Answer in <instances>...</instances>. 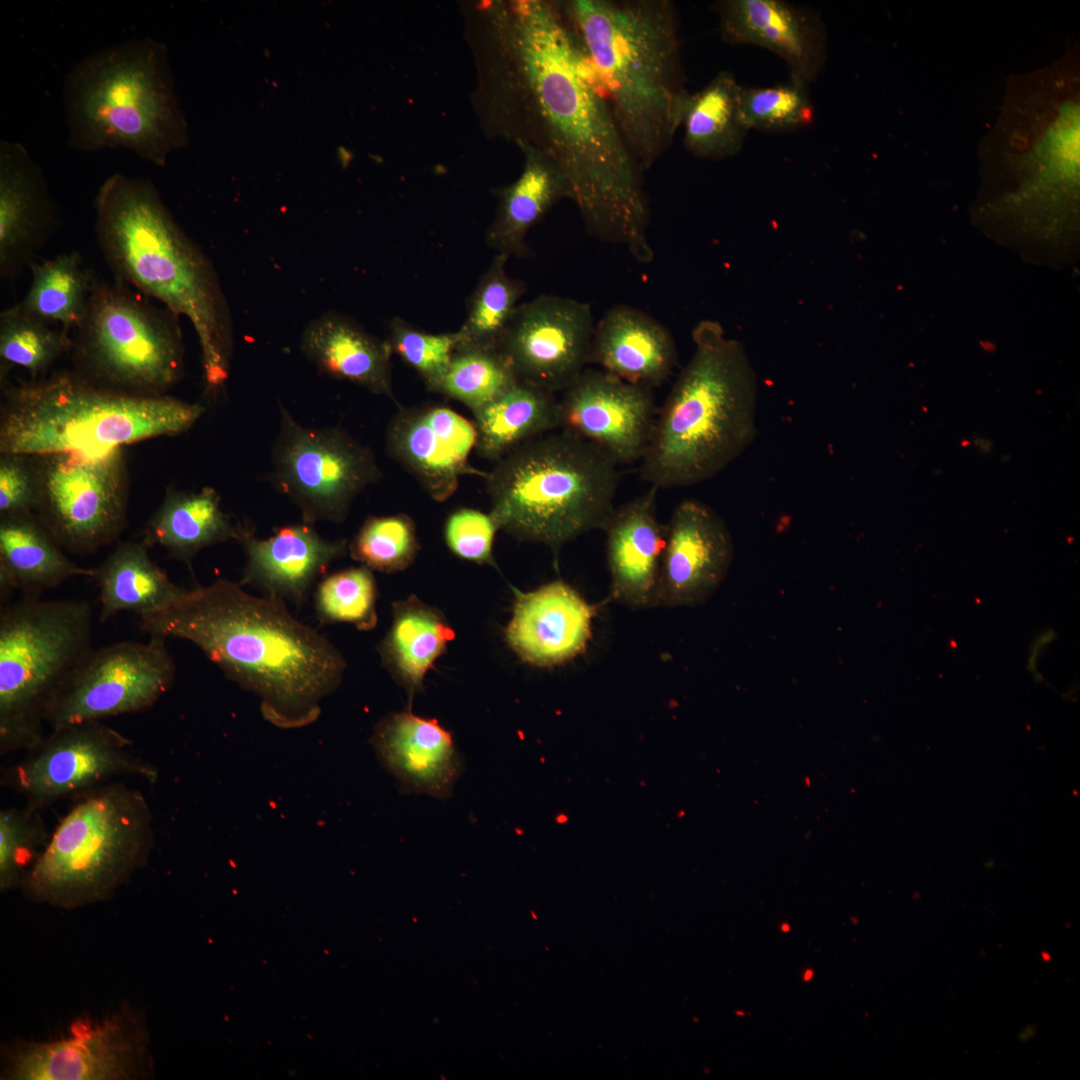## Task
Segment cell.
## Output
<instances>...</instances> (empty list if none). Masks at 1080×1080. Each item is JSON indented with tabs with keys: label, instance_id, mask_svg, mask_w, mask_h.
Instances as JSON below:
<instances>
[{
	"label": "cell",
	"instance_id": "cell-1",
	"mask_svg": "<svg viewBox=\"0 0 1080 1080\" xmlns=\"http://www.w3.org/2000/svg\"><path fill=\"white\" fill-rule=\"evenodd\" d=\"M465 19L484 131L545 152L564 172L586 231L650 262L645 171L560 1H479Z\"/></svg>",
	"mask_w": 1080,
	"mask_h": 1080
},
{
	"label": "cell",
	"instance_id": "cell-2",
	"mask_svg": "<svg viewBox=\"0 0 1080 1080\" xmlns=\"http://www.w3.org/2000/svg\"><path fill=\"white\" fill-rule=\"evenodd\" d=\"M140 628L193 643L229 679L258 695L263 716L283 728L315 721L346 667L338 649L295 619L283 600L251 595L223 578L140 616Z\"/></svg>",
	"mask_w": 1080,
	"mask_h": 1080
},
{
	"label": "cell",
	"instance_id": "cell-3",
	"mask_svg": "<svg viewBox=\"0 0 1080 1080\" xmlns=\"http://www.w3.org/2000/svg\"><path fill=\"white\" fill-rule=\"evenodd\" d=\"M94 208L97 241L115 280L190 321L206 390L220 391L229 378L234 331L211 260L177 224L150 180L114 173L99 187Z\"/></svg>",
	"mask_w": 1080,
	"mask_h": 1080
},
{
	"label": "cell",
	"instance_id": "cell-4",
	"mask_svg": "<svg viewBox=\"0 0 1080 1080\" xmlns=\"http://www.w3.org/2000/svg\"><path fill=\"white\" fill-rule=\"evenodd\" d=\"M632 153L647 172L671 147L689 94L669 0L560 1Z\"/></svg>",
	"mask_w": 1080,
	"mask_h": 1080
},
{
	"label": "cell",
	"instance_id": "cell-5",
	"mask_svg": "<svg viewBox=\"0 0 1080 1080\" xmlns=\"http://www.w3.org/2000/svg\"><path fill=\"white\" fill-rule=\"evenodd\" d=\"M694 352L657 411L640 474L668 489L708 480L757 433V376L744 346L712 320L692 331Z\"/></svg>",
	"mask_w": 1080,
	"mask_h": 1080
},
{
	"label": "cell",
	"instance_id": "cell-6",
	"mask_svg": "<svg viewBox=\"0 0 1080 1080\" xmlns=\"http://www.w3.org/2000/svg\"><path fill=\"white\" fill-rule=\"evenodd\" d=\"M64 108L68 146L76 151L124 148L163 167L187 140L167 49L152 38L114 44L78 62L65 80Z\"/></svg>",
	"mask_w": 1080,
	"mask_h": 1080
},
{
	"label": "cell",
	"instance_id": "cell-7",
	"mask_svg": "<svg viewBox=\"0 0 1080 1080\" xmlns=\"http://www.w3.org/2000/svg\"><path fill=\"white\" fill-rule=\"evenodd\" d=\"M205 408L169 396L95 386L73 371L4 390L0 453L36 456L63 451L105 453L189 430Z\"/></svg>",
	"mask_w": 1080,
	"mask_h": 1080
},
{
	"label": "cell",
	"instance_id": "cell-8",
	"mask_svg": "<svg viewBox=\"0 0 1080 1080\" xmlns=\"http://www.w3.org/2000/svg\"><path fill=\"white\" fill-rule=\"evenodd\" d=\"M484 478L499 528L557 551L604 528L615 510L619 474L606 455L560 429L520 445Z\"/></svg>",
	"mask_w": 1080,
	"mask_h": 1080
},
{
	"label": "cell",
	"instance_id": "cell-9",
	"mask_svg": "<svg viewBox=\"0 0 1080 1080\" xmlns=\"http://www.w3.org/2000/svg\"><path fill=\"white\" fill-rule=\"evenodd\" d=\"M83 794L20 885L35 903L71 910L106 901L149 859L153 821L140 791L117 782Z\"/></svg>",
	"mask_w": 1080,
	"mask_h": 1080
},
{
	"label": "cell",
	"instance_id": "cell-10",
	"mask_svg": "<svg viewBox=\"0 0 1080 1080\" xmlns=\"http://www.w3.org/2000/svg\"><path fill=\"white\" fill-rule=\"evenodd\" d=\"M85 600L22 597L0 614V753L31 751L65 681L93 649Z\"/></svg>",
	"mask_w": 1080,
	"mask_h": 1080
},
{
	"label": "cell",
	"instance_id": "cell-11",
	"mask_svg": "<svg viewBox=\"0 0 1080 1080\" xmlns=\"http://www.w3.org/2000/svg\"><path fill=\"white\" fill-rule=\"evenodd\" d=\"M179 316L115 280H96L86 311L71 333L73 372L112 391L167 395L184 374Z\"/></svg>",
	"mask_w": 1080,
	"mask_h": 1080
},
{
	"label": "cell",
	"instance_id": "cell-12",
	"mask_svg": "<svg viewBox=\"0 0 1080 1080\" xmlns=\"http://www.w3.org/2000/svg\"><path fill=\"white\" fill-rule=\"evenodd\" d=\"M39 480L34 514L57 543L91 553L126 527L128 472L123 448L105 453L63 451L31 456Z\"/></svg>",
	"mask_w": 1080,
	"mask_h": 1080
},
{
	"label": "cell",
	"instance_id": "cell-13",
	"mask_svg": "<svg viewBox=\"0 0 1080 1080\" xmlns=\"http://www.w3.org/2000/svg\"><path fill=\"white\" fill-rule=\"evenodd\" d=\"M272 477L303 522H341L354 499L380 478L372 451L339 428L299 424L283 407Z\"/></svg>",
	"mask_w": 1080,
	"mask_h": 1080
},
{
	"label": "cell",
	"instance_id": "cell-14",
	"mask_svg": "<svg viewBox=\"0 0 1080 1080\" xmlns=\"http://www.w3.org/2000/svg\"><path fill=\"white\" fill-rule=\"evenodd\" d=\"M147 1022L127 1005L103 1020L78 1019L68 1034L18 1040L2 1050V1079L133 1080L152 1070Z\"/></svg>",
	"mask_w": 1080,
	"mask_h": 1080
},
{
	"label": "cell",
	"instance_id": "cell-15",
	"mask_svg": "<svg viewBox=\"0 0 1080 1080\" xmlns=\"http://www.w3.org/2000/svg\"><path fill=\"white\" fill-rule=\"evenodd\" d=\"M131 744L100 721L54 729L5 771L2 785L21 795L26 806L41 811L58 800L102 786L113 777L135 776L155 782L157 768L134 754Z\"/></svg>",
	"mask_w": 1080,
	"mask_h": 1080
},
{
	"label": "cell",
	"instance_id": "cell-16",
	"mask_svg": "<svg viewBox=\"0 0 1080 1080\" xmlns=\"http://www.w3.org/2000/svg\"><path fill=\"white\" fill-rule=\"evenodd\" d=\"M174 676L163 637L93 648L57 693L46 724L54 730L147 710L170 689Z\"/></svg>",
	"mask_w": 1080,
	"mask_h": 1080
},
{
	"label": "cell",
	"instance_id": "cell-17",
	"mask_svg": "<svg viewBox=\"0 0 1080 1080\" xmlns=\"http://www.w3.org/2000/svg\"><path fill=\"white\" fill-rule=\"evenodd\" d=\"M594 329L588 303L540 295L517 307L497 350L519 382L562 392L590 363Z\"/></svg>",
	"mask_w": 1080,
	"mask_h": 1080
},
{
	"label": "cell",
	"instance_id": "cell-18",
	"mask_svg": "<svg viewBox=\"0 0 1080 1080\" xmlns=\"http://www.w3.org/2000/svg\"><path fill=\"white\" fill-rule=\"evenodd\" d=\"M559 429L592 445L616 465L641 461L657 409L651 388L586 368L562 391Z\"/></svg>",
	"mask_w": 1080,
	"mask_h": 1080
},
{
	"label": "cell",
	"instance_id": "cell-19",
	"mask_svg": "<svg viewBox=\"0 0 1080 1080\" xmlns=\"http://www.w3.org/2000/svg\"><path fill=\"white\" fill-rule=\"evenodd\" d=\"M734 556L731 534L708 505L685 499L665 526L654 607L702 604L725 580Z\"/></svg>",
	"mask_w": 1080,
	"mask_h": 1080
},
{
	"label": "cell",
	"instance_id": "cell-20",
	"mask_svg": "<svg viewBox=\"0 0 1080 1080\" xmlns=\"http://www.w3.org/2000/svg\"><path fill=\"white\" fill-rule=\"evenodd\" d=\"M475 445L474 423L438 404L399 407L386 430L388 454L440 502L454 494L461 477H485L469 462Z\"/></svg>",
	"mask_w": 1080,
	"mask_h": 1080
},
{
	"label": "cell",
	"instance_id": "cell-21",
	"mask_svg": "<svg viewBox=\"0 0 1080 1080\" xmlns=\"http://www.w3.org/2000/svg\"><path fill=\"white\" fill-rule=\"evenodd\" d=\"M712 8L724 42L769 50L791 79L810 85L824 68L827 34L817 12L783 0H719Z\"/></svg>",
	"mask_w": 1080,
	"mask_h": 1080
},
{
	"label": "cell",
	"instance_id": "cell-22",
	"mask_svg": "<svg viewBox=\"0 0 1080 1080\" xmlns=\"http://www.w3.org/2000/svg\"><path fill=\"white\" fill-rule=\"evenodd\" d=\"M598 608L559 579L530 592L517 591L504 630L506 642L529 665H563L586 649Z\"/></svg>",
	"mask_w": 1080,
	"mask_h": 1080
},
{
	"label": "cell",
	"instance_id": "cell-23",
	"mask_svg": "<svg viewBox=\"0 0 1080 1080\" xmlns=\"http://www.w3.org/2000/svg\"><path fill=\"white\" fill-rule=\"evenodd\" d=\"M56 207L44 174L22 144L0 142V273L15 277L47 240Z\"/></svg>",
	"mask_w": 1080,
	"mask_h": 1080
},
{
	"label": "cell",
	"instance_id": "cell-24",
	"mask_svg": "<svg viewBox=\"0 0 1080 1080\" xmlns=\"http://www.w3.org/2000/svg\"><path fill=\"white\" fill-rule=\"evenodd\" d=\"M383 766L407 793L448 798L461 773L451 732L410 708L380 721L372 738Z\"/></svg>",
	"mask_w": 1080,
	"mask_h": 1080
},
{
	"label": "cell",
	"instance_id": "cell-25",
	"mask_svg": "<svg viewBox=\"0 0 1080 1080\" xmlns=\"http://www.w3.org/2000/svg\"><path fill=\"white\" fill-rule=\"evenodd\" d=\"M658 489L615 508L608 519L606 554L611 599L631 609L654 607L665 545L656 512Z\"/></svg>",
	"mask_w": 1080,
	"mask_h": 1080
},
{
	"label": "cell",
	"instance_id": "cell-26",
	"mask_svg": "<svg viewBox=\"0 0 1080 1080\" xmlns=\"http://www.w3.org/2000/svg\"><path fill=\"white\" fill-rule=\"evenodd\" d=\"M240 542L246 555L242 583L296 604L303 603L315 578L347 549L345 540H327L306 522L275 529L266 539L249 533Z\"/></svg>",
	"mask_w": 1080,
	"mask_h": 1080
},
{
	"label": "cell",
	"instance_id": "cell-27",
	"mask_svg": "<svg viewBox=\"0 0 1080 1080\" xmlns=\"http://www.w3.org/2000/svg\"><path fill=\"white\" fill-rule=\"evenodd\" d=\"M590 363L652 389L673 372L677 349L670 331L659 321L635 308L617 305L595 325Z\"/></svg>",
	"mask_w": 1080,
	"mask_h": 1080
},
{
	"label": "cell",
	"instance_id": "cell-28",
	"mask_svg": "<svg viewBox=\"0 0 1080 1080\" xmlns=\"http://www.w3.org/2000/svg\"><path fill=\"white\" fill-rule=\"evenodd\" d=\"M300 347L326 374L395 401L388 341L370 334L350 317L331 311L312 320L303 330Z\"/></svg>",
	"mask_w": 1080,
	"mask_h": 1080
},
{
	"label": "cell",
	"instance_id": "cell-29",
	"mask_svg": "<svg viewBox=\"0 0 1080 1080\" xmlns=\"http://www.w3.org/2000/svg\"><path fill=\"white\" fill-rule=\"evenodd\" d=\"M524 158L519 177L501 190L486 243L496 254L523 257L529 253V230L562 199L572 198L570 184L557 163L542 150L517 145Z\"/></svg>",
	"mask_w": 1080,
	"mask_h": 1080
},
{
	"label": "cell",
	"instance_id": "cell-30",
	"mask_svg": "<svg viewBox=\"0 0 1080 1080\" xmlns=\"http://www.w3.org/2000/svg\"><path fill=\"white\" fill-rule=\"evenodd\" d=\"M34 513L0 516L1 601L18 590L38 597L76 576L93 578L95 568L70 561Z\"/></svg>",
	"mask_w": 1080,
	"mask_h": 1080
},
{
	"label": "cell",
	"instance_id": "cell-31",
	"mask_svg": "<svg viewBox=\"0 0 1080 1080\" xmlns=\"http://www.w3.org/2000/svg\"><path fill=\"white\" fill-rule=\"evenodd\" d=\"M249 533L221 508L220 496L213 488L192 492L170 488L147 522L142 542L148 548H164L191 567L202 549L231 539L240 542Z\"/></svg>",
	"mask_w": 1080,
	"mask_h": 1080
},
{
	"label": "cell",
	"instance_id": "cell-32",
	"mask_svg": "<svg viewBox=\"0 0 1080 1080\" xmlns=\"http://www.w3.org/2000/svg\"><path fill=\"white\" fill-rule=\"evenodd\" d=\"M455 632L436 608L412 595L392 605V624L378 645L383 666L409 695L424 689V678L446 652Z\"/></svg>",
	"mask_w": 1080,
	"mask_h": 1080
},
{
	"label": "cell",
	"instance_id": "cell-33",
	"mask_svg": "<svg viewBox=\"0 0 1080 1080\" xmlns=\"http://www.w3.org/2000/svg\"><path fill=\"white\" fill-rule=\"evenodd\" d=\"M473 415L476 452L493 462L560 425L555 393L522 382Z\"/></svg>",
	"mask_w": 1080,
	"mask_h": 1080
},
{
	"label": "cell",
	"instance_id": "cell-34",
	"mask_svg": "<svg viewBox=\"0 0 1080 1080\" xmlns=\"http://www.w3.org/2000/svg\"><path fill=\"white\" fill-rule=\"evenodd\" d=\"M93 579L100 596V620L131 611L139 616L165 609L185 589L175 585L153 562L141 542H124L97 568Z\"/></svg>",
	"mask_w": 1080,
	"mask_h": 1080
},
{
	"label": "cell",
	"instance_id": "cell-35",
	"mask_svg": "<svg viewBox=\"0 0 1080 1080\" xmlns=\"http://www.w3.org/2000/svg\"><path fill=\"white\" fill-rule=\"evenodd\" d=\"M741 86L732 73L720 71L701 90L689 92L681 118L687 152L720 160L742 149L749 131L739 112Z\"/></svg>",
	"mask_w": 1080,
	"mask_h": 1080
},
{
	"label": "cell",
	"instance_id": "cell-36",
	"mask_svg": "<svg viewBox=\"0 0 1080 1080\" xmlns=\"http://www.w3.org/2000/svg\"><path fill=\"white\" fill-rule=\"evenodd\" d=\"M32 281L23 300L15 306L45 323L57 322L71 335L82 320L96 279L77 252L31 262Z\"/></svg>",
	"mask_w": 1080,
	"mask_h": 1080
},
{
	"label": "cell",
	"instance_id": "cell-37",
	"mask_svg": "<svg viewBox=\"0 0 1080 1080\" xmlns=\"http://www.w3.org/2000/svg\"><path fill=\"white\" fill-rule=\"evenodd\" d=\"M507 260L496 254L472 291L466 318L456 331L458 348L497 349L526 290L524 283L508 275Z\"/></svg>",
	"mask_w": 1080,
	"mask_h": 1080
},
{
	"label": "cell",
	"instance_id": "cell-38",
	"mask_svg": "<svg viewBox=\"0 0 1080 1080\" xmlns=\"http://www.w3.org/2000/svg\"><path fill=\"white\" fill-rule=\"evenodd\" d=\"M71 335L56 331L16 306L0 314L1 376L6 369H25L31 380L43 377L57 361L70 353Z\"/></svg>",
	"mask_w": 1080,
	"mask_h": 1080
},
{
	"label": "cell",
	"instance_id": "cell-39",
	"mask_svg": "<svg viewBox=\"0 0 1080 1080\" xmlns=\"http://www.w3.org/2000/svg\"><path fill=\"white\" fill-rule=\"evenodd\" d=\"M518 382L497 349L458 348L435 392L459 401L473 413Z\"/></svg>",
	"mask_w": 1080,
	"mask_h": 1080
},
{
	"label": "cell",
	"instance_id": "cell-40",
	"mask_svg": "<svg viewBox=\"0 0 1080 1080\" xmlns=\"http://www.w3.org/2000/svg\"><path fill=\"white\" fill-rule=\"evenodd\" d=\"M805 83L791 79L770 87L741 86L739 112L748 131L786 132L814 120V106Z\"/></svg>",
	"mask_w": 1080,
	"mask_h": 1080
},
{
	"label": "cell",
	"instance_id": "cell-41",
	"mask_svg": "<svg viewBox=\"0 0 1080 1080\" xmlns=\"http://www.w3.org/2000/svg\"><path fill=\"white\" fill-rule=\"evenodd\" d=\"M377 588L371 569L352 567L326 576L315 592V609L323 623H349L368 631L377 624Z\"/></svg>",
	"mask_w": 1080,
	"mask_h": 1080
},
{
	"label": "cell",
	"instance_id": "cell-42",
	"mask_svg": "<svg viewBox=\"0 0 1080 1080\" xmlns=\"http://www.w3.org/2000/svg\"><path fill=\"white\" fill-rule=\"evenodd\" d=\"M348 549L352 558L370 569L387 573L404 570L419 549L415 524L405 514L371 516Z\"/></svg>",
	"mask_w": 1080,
	"mask_h": 1080
},
{
	"label": "cell",
	"instance_id": "cell-43",
	"mask_svg": "<svg viewBox=\"0 0 1080 1080\" xmlns=\"http://www.w3.org/2000/svg\"><path fill=\"white\" fill-rule=\"evenodd\" d=\"M40 810L24 806L0 811V889L20 887L49 836Z\"/></svg>",
	"mask_w": 1080,
	"mask_h": 1080
},
{
	"label": "cell",
	"instance_id": "cell-44",
	"mask_svg": "<svg viewBox=\"0 0 1080 1080\" xmlns=\"http://www.w3.org/2000/svg\"><path fill=\"white\" fill-rule=\"evenodd\" d=\"M388 330L392 353L417 372L429 391L435 392L458 348L457 332L429 333L400 317L391 319Z\"/></svg>",
	"mask_w": 1080,
	"mask_h": 1080
},
{
	"label": "cell",
	"instance_id": "cell-45",
	"mask_svg": "<svg viewBox=\"0 0 1080 1080\" xmlns=\"http://www.w3.org/2000/svg\"><path fill=\"white\" fill-rule=\"evenodd\" d=\"M499 526L493 516L472 508H460L446 520L444 537L458 557L477 564L496 566L493 543Z\"/></svg>",
	"mask_w": 1080,
	"mask_h": 1080
},
{
	"label": "cell",
	"instance_id": "cell-46",
	"mask_svg": "<svg viewBox=\"0 0 1080 1080\" xmlns=\"http://www.w3.org/2000/svg\"><path fill=\"white\" fill-rule=\"evenodd\" d=\"M0 454V516L34 513L39 480L31 456Z\"/></svg>",
	"mask_w": 1080,
	"mask_h": 1080
},
{
	"label": "cell",
	"instance_id": "cell-47",
	"mask_svg": "<svg viewBox=\"0 0 1080 1080\" xmlns=\"http://www.w3.org/2000/svg\"><path fill=\"white\" fill-rule=\"evenodd\" d=\"M812 974H813V972H812L811 970H807V971H806V973H805V975H804V980H805V981H808V980H810V979H811V977H812Z\"/></svg>",
	"mask_w": 1080,
	"mask_h": 1080
},
{
	"label": "cell",
	"instance_id": "cell-48",
	"mask_svg": "<svg viewBox=\"0 0 1080 1080\" xmlns=\"http://www.w3.org/2000/svg\"><path fill=\"white\" fill-rule=\"evenodd\" d=\"M782 930H783L784 932H788V931H789V926H788V924H783V925H782Z\"/></svg>",
	"mask_w": 1080,
	"mask_h": 1080
}]
</instances>
